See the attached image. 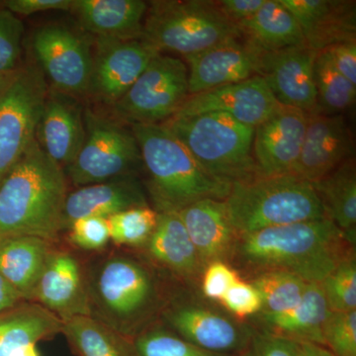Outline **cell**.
<instances>
[{"label":"cell","mask_w":356,"mask_h":356,"mask_svg":"<svg viewBox=\"0 0 356 356\" xmlns=\"http://www.w3.org/2000/svg\"><path fill=\"white\" fill-rule=\"evenodd\" d=\"M152 266L121 248L86 261L90 317L132 339L159 322L168 297Z\"/></svg>","instance_id":"cell-1"},{"label":"cell","mask_w":356,"mask_h":356,"mask_svg":"<svg viewBox=\"0 0 356 356\" xmlns=\"http://www.w3.org/2000/svg\"><path fill=\"white\" fill-rule=\"evenodd\" d=\"M350 257L353 245L327 217L240 236L229 259L252 274L285 271L321 283Z\"/></svg>","instance_id":"cell-2"},{"label":"cell","mask_w":356,"mask_h":356,"mask_svg":"<svg viewBox=\"0 0 356 356\" xmlns=\"http://www.w3.org/2000/svg\"><path fill=\"white\" fill-rule=\"evenodd\" d=\"M67 193L64 168L35 140L0 184V238L32 236L60 243Z\"/></svg>","instance_id":"cell-3"},{"label":"cell","mask_w":356,"mask_h":356,"mask_svg":"<svg viewBox=\"0 0 356 356\" xmlns=\"http://www.w3.org/2000/svg\"><path fill=\"white\" fill-rule=\"evenodd\" d=\"M132 133L146 168L147 189L156 212L177 213L202 199L228 197L232 184L206 172L163 124H135Z\"/></svg>","instance_id":"cell-4"},{"label":"cell","mask_w":356,"mask_h":356,"mask_svg":"<svg viewBox=\"0 0 356 356\" xmlns=\"http://www.w3.org/2000/svg\"><path fill=\"white\" fill-rule=\"evenodd\" d=\"M236 236L327 218L313 184L293 173L232 184L225 200Z\"/></svg>","instance_id":"cell-5"},{"label":"cell","mask_w":356,"mask_h":356,"mask_svg":"<svg viewBox=\"0 0 356 356\" xmlns=\"http://www.w3.org/2000/svg\"><path fill=\"white\" fill-rule=\"evenodd\" d=\"M163 125L217 179L233 184L261 177L252 156V126L221 112L172 117Z\"/></svg>","instance_id":"cell-6"},{"label":"cell","mask_w":356,"mask_h":356,"mask_svg":"<svg viewBox=\"0 0 356 356\" xmlns=\"http://www.w3.org/2000/svg\"><path fill=\"white\" fill-rule=\"evenodd\" d=\"M242 37L218 1L159 0L147 4L142 38L187 57Z\"/></svg>","instance_id":"cell-7"},{"label":"cell","mask_w":356,"mask_h":356,"mask_svg":"<svg viewBox=\"0 0 356 356\" xmlns=\"http://www.w3.org/2000/svg\"><path fill=\"white\" fill-rule=\"evenodd\" d=\"M49 92L39 67L20 65L0 88V184L36 140Z\"/></svg>","instance_id":"cell-8"},{"label":"cell","mask_w":356,"mask_h":356,"mask_svg":"<svg viewBox=\"0 0 356 356\" xmlns=\"http://www.w3.org/2000/svg\"><path fill=\"white\" fill-rule=\"evenodd\" d=\"M86 138L74 161L65 170L77 187L134 177L142 158L137 140L120 124L84 110Z\"/></svg>","instance_id":"cell-9"},{"label":"cell","mask_w":356,"mask_h":356,"mask_svg":"<svg viewBox=\"0 0 356 356\" xmlns=\"http://www.w3.org/2000/svg\"><path fill=\"white\" fill-rule=\"evenodd\" d=\"M188 96V67L184 60L161 53L113 107L118 117L132 125L163 124L177 113Z\"/></svg>","instance_id":"cell-10"},{"label":"cell","mask_w":356,"mask_h":356,"mask_svg":"<svg viewBox=\"0 0 356 356\" xmlns=\"http://www.w3.org/2000/svg\"><path fill=\"white\" fill-rule=\"evenodd\" d=\"M32 46L55 90L74 97L88 93L93 51L83 37L67 26L49 24L35 33Z\"/></svg>","instance_id":"cell-11"},{"label":"cell","mask_w":356,"mask_h":356,"mask_svg":"<svg viewBox=\"0 0 356 356\" xmlns=\"http://www.w3.org/2000/svg\"><path fill=\"white\" fill-rule=\"evenodd\" d=\"M159 322L188 343L219 355L247 348L252 337L228 316L179 297H168Z\"/></svg>","instance_id":"cell-12"},{"label":"cell","mask_w":356,"mask_h":356,"mask_svg":"<svg viewBox=\"0 0 356 356\" xmlns=\"http://www.w3.org/2000/svg\"><path fill=\"white\" fill-rule=\"evenodd\" d=\"M86 259L58 243L51 250L29 302L38 304L62 322L90 317Z\"/></svg>","instance_id":"cell-13"},{"label":"cell","mask_w":356,"mask_h":356,"mask_svg":"<svg viewBox=\"0 0 356 356\" xmlns=\"http://www.w3.org/2000/svg\"><path fill=\"white\" fill-rule=\"evenodd\" d=\"M161 51L146 40L97 38L88 93L114 105Z\"/></svg>","instance_id":"cell-14"},{"label":"cell","mask_w":356,"mask_h":356,"mask_svg":"<svg viewBox=\"0 0 356 356\" xmlns=\"http://www.w3.org/2000/svg\"><path fill=\"white\" fill-rule=\"evenodd\" d=\"M264 51L242 37L184 57L189 95L261 76Z\"/></svg>","instance_id":"cell-15"},{"label":"cell","mask_w":356,"mask_h":356,"mask_svg":"<svg viewBox=\"0 0 356 356\" xmlns=\"http://www.w3.org/2000/svg\"><path fill=\"white\" fill-rule=\"evenodd\" d=\"M317 51L307 44L284 50L264 51L261 76L276 102L308 114L318 113L314 79V60Z\"/></svg>","instance_id":"cell-16"},{"label":"cell","mask_w":356,"mask_h":356,"mask_svg":"<svg viewBox=\"0 0 356 356\" xmlns=\"http://www.w3.org/2000/svg\"><path fill=\"white\" fill-rule=\"evenodd\" d=\"M280 106L264 77L255 76L240 83L189 95L181 108L172 117L221 112L255 128Z\"/></svg>","instance_id":"cell-17"},{"label":"cell","mask_w":356,"mask_h":356,"mask_svg":"<svg viewBox=\"0 0 356 356\" xmlns=\"http://www.w3.org/2000/svg\"><path fill=\"white\" fill-rule=\"evenodd\" d=\"M309 114L280 105L254 128L252 156L261 177L292 173L305 138Z\"/></svg>","instance_id":"cell-18"},{"label":"cell","mask_w":356,"mask_h":356,"mask_svg":"<svg viewBox=\"0 0 356 356\" xmlns=\"http://www.w3.org/2000/svg\"><path fill=\"white\" fill-rule=\"evenodd\" d=\"M353 134L343 114H309L301 154L292 173L314 184L353 158Z\"/></svg>","instance_id":"cell-19"},{"label":"cell","mask_w":356,"mask_h":356,"mask_svg":"<svg viewBox=\"0 0 356 356\" xmlns=\"http://www.w3.org/2000/svg\"><path fill=\"white\" fill-rule=\"evenodd\" d=\"M86 138L84 111L76 97L49 89L37 126L40 147L60 168L76 158Z\"/></svg>","instance_id":"cell-20"},{"label":"cell","mask_w":356,"mask_h":356,"mask_svg":"<svg viewBox=\"0 0 356 356\" xmlns=\"http://www.w3.org/2000/svg\"><path fill=\"white\" fill-rule=\"evenodd\" d=\"M297 20L305 43L315 51L356 41L355 1L280 0Z\"/></svg>","instance_id":"cell-21"},{"label":"cell","mask_w":356,"mask_h":356,"mask_svg":"<svg viewBox=\"0 0 356 356\" xmlns=\"http://www.w3.org/2000/svg\"><path fill=\"white\" fill-rule=\"evenodd\" d=\"M204 268L213 261H229L236 236L225 200L202 199L177 212Z\"/></svg>","instance_id":"cell-22"},{"label":"cell","mask_w":356,"mask_h":356,"mask_svg":"<svg viewBox=\"0 0 356 356\" xmlns=\"http://www.w3.org/2000/svg\"><path fill=\"white\" fill-rule=\"evenodd\" d=\"M149 206L142 186L136 177H127L109 181L77 187L67 193L63 210V234L76 220L86 217L108 219L131 208Z\"/></svg>","instance_id":"cell-23"},{"label":"cell","mask_w":356,"mask_h":356,"mask_svg":"<svg viewBox=\"0 0 356 356\" xmlns=\"http://www.w3.org/2000/svg\"><path fill=\"white\" fill-rule=\"evenodd\" d=\"M140 250L152 266L170 271L177 278L193 281L204 270L184 222L177 212L159 213L158 222Z\"/></svg>","instance_id":"cell-24"},{"label":"cell","mask_w":356,"mask_h":356,"mask_svg":"<svg viewBox=\"0 0 356 356\" xmlns=\"http://www.w3.org/2000/svg\"><path fill=\"white\" fill-rule=\"evenodd\" d=\"M147 9L143 0H74L70 13L97 38L134 40L142 38Z\"/></svg>","instance_id":"cell-25"},{"label":"cell","mask_w":356,"mask_h":356,"mask_svg":"<svg viewBox=\"0 0 356 356\" xmlns=\"http://www.w3.org/2000/svg\"><path fill=\"white\" fill-rule=\"evenodd\" d=\"M58 243L32 236L0 238V274L26 301Z\"/></svg>","instance_id":"cell-26"},{"label":"cell","mask_w":356,"mask_h":356,"mask_svg":"<svg viewBox=\"0 0 356 356\" xmlns=\"http://www.w3.org/2000/svg\"><path fill=\"white\" fill-rule=\"evenodd\" d=\"M331 313L321 283H308L298 306L281 315L261 316L268 334L325 346V325Z\"/></svg>","instance_id":"cell-27"},{"label":"cell","mask_w":356,"mask_h":356,"mask_svg":"<svg viewBox=\"0 0 356 356\" xmlns=\"http://www.w3.org/2000/svg\"><path fill=\"white\" fill-rule=\"evenodd\" d=\"M63 322L33 302L0 315V356H16L21 350L48 341L62 332Z\"/></svg>","instance_id":"cell-28"},{"label":"cell","mask_w":356,"mask_h":356,"mask_svg":"<svg viewBox=\"0 0 356 356\" xmlns=\"http://www.w3.org/2000/svg\"><path fill=\"white\" fill-rule=\"evenodd\" d=\"M236 27L243 37L264 51L306 44L298 22L280 0H266L252 17Z\"/></svg>","instance_id":"cell-29"},{"label":"cell","mask_w":356,"mask_h":356,"mask_svg":"<svg viewBox=\"0 0 356 356\" xmlns=\"http://www.w3.org/2000/svg\"><path fill=\"white\" fill-rule=\"evenodd\" d=\"M314 188L324 205L327 217L355 245L356 170L355 159L343 161L336 170L314 182Z\"/></svg>","instance_id":"cell-30"},{"label":"cell","mask_w":356,"mask_h":356,"mask_svg":"<svg viewBox=\"0 0 356 356\" xmlns=\"http://www.w3.org/2000/svg\"><path fill=\"white\" fill-rule=\"evenodd\" d=\"M60 334L76 356H136L132 339L91 317L65 321Z\"/></svg>","instance_id":"cell-31"},{"label":"cell","mask_w":356,"mask_h":356,"mask_svg":"<svg viewBox=\"0 0 356 356\" xmlns=\"http://www.w3.org/2000/svg\"><path fill=\"white\" fill-rule=\"evenodd\" d=\"M314 79L317 91V114H343L355 106L356 86L337 72L325 50L317 51L314 60Z\"/></svg>","instance_id":"cell-32"},{"label":"cell","mask_w":356,"mask_h":356,"mask_svg":"<svg viewBox=\"0 0 356 356\" xmlns=\"http://www.w3.org/2000/svg\"><path fill=\"white\" fill-rule=\"evenodd\" d=\"M250 283L261 294V316L281 315L298 306L308 284L295 274L277 270L254 274Z\"/></svg>","instance_id":"cell-33"},{"label":"cell","mask_w":356,"mask_h":356,"mask_svg":"<svg viewBox=\"0 0 356 356\" xmlns=\"http://www.w3.org/2000/svg\"><path fill=\"white\" fill-rule=\"evenodd\" d=\"M159 213L149 206L131 208L109 217L112 245L121 248H142L158 222Z\"/></svg>","instance_id":"cell-34"},{"label":"cell","mask_w":356,"mask_h":356,"mask_svg":"<svg viewBox=\"0 0 356 356\" xmlns=\"http://www.w3.org/2000/svg\"><path fill=\"white\" fill-rule=\"evenodd\" d=\"M136 356H225L199 348L177 336L161 322L132 339Z\"/></svg>","instance_id":"cell-35"},{"label":"cell","mask_w":356,"mask_h":356,"mask_svg":"<svg viewBox=\"0 0 356 356\" xmlns=\"http://www.w3.org/2000/svg\"><path fill=\"white\" fill-rule=\"evenodd\" d=\"M332 312L356 310V262L355 255L339 264L321 282Z\"/></svg>","instance_id":"cell-36"},{"label":"cell","mask_w":356,"mask_h":356,"mask_svg":"<svg viewBox=\"0 0 356 356\" xmlns=\"http://www.w3.org/2000/svg\"><path fill=\"white\" fill-rule=\"evenodd\" d=\"M65 234L70 248L89 254L103 252L111 243L106 218H81L72 222Z\"/></svg>","instance_id":"cell-37"},{"label":"cell","mask_w":356,"mask_h":356,"mask_svg":"<svg viewBox=\"0 0 356 356\" xmlns=\"http://www.w3.org/2000/svg\"><path fill=\"white\" fill-rule=\"evenodd\" d=\"M24 30L15 14L6 7L0 9V76H9L20 67Z\"/></svg>","instance_id":"cell-38"},{"label":"cell","mask_w":356,"mask_h":356,"mask_svg":"<svg viewBox=\"0 0 356 356\" xmlns=\"http://www.w3.org/2000/svg\"><path fill=\"white\" fill-rule=\"evenodd\" d=\"M325 346L334 356H356V310L332 312L324 329Z\"/></svg>","instance_id":"cell-39"},{"label":"cell","mask_w":356,"mask_h":356,"mask_svg":"<svg viewBox=\"0 0 356 356\" xmlns=\"http://www.w3.org/2000/svg\"><path fill=\"white\" fill-rule=\"evenodd\" d=\"M225 308L240 318L250 317L255 314L261 313L262 301L261 294L252 283L240 280L236 281L221 302Z\"/></svg>","instance_id":"cell-40"},{"label":"cell","mask_w":356,"mask_h":356,"mask_svg":"<svg viewBox=\"0 0 356 356\" xmlns=\"http://www.w3.org/2000/svg\"><path fill=\"white\" fill-rule=\"evenodd\" d=\"M241 280L235 269L226 261L211 262L204 268L202 292L206 298L221 302L222 297L234 284Z\"/></svg>","instance_id":"cell-41"},{"label":"cell","mask_w":356,"mask_h":356,"mask_svg":"<svg viewBox=\"0 0 356 356\" xmlns=\"http://www.w3.org/2000/svg\"><path fill=\"white\" fill-rule=\"evenodd\" d=\"M248 356H298V343L264 332L252 334Z\"/></svg>","instance_id":"cell-42"},{"label":"cell","mask_w":356,"mask_h":356,"mask_svg":"<svg viewBox=\"0 0 356 356\" xmlns=\"http://www.w3.org/2000/svg\"><path fill=\"white\" fill-rule=\"evenodd\" d=\"M325 50L337 72L356 86V41L332 44Z\"/></svg>","instance_id":"cell-43"},{"label":"cell","mask_w":356,"mask_h":356,"mask_svg":"<svg viewBox=\"0 0 356 356\" xmlns=\"http://www.w3.org/2000/svg\"><path fill=\"white\" fill-rule=\"evenodd\" d=\"M74 0H8L3 6L13 14L22 16L46 11H70Z\"/></svg>","instance_id":"cell-44"},{"label":"cell","mask_w":356,"mask_h":356,"mask_svg":"<svg viewBox=\"0 0 356 356\" xmlns=\"http://www.w3.org/2000/svg\"><path fill=\"white\" fill-rule=\"evenodd\" d=\"M266 0H222L218 1L222 13L231 22L238 23L252 17Z\"/></svg>","instance_id":"cell-45"},{"label":"cell","mask_w":356,"mask_h":356,"mask_svg":"<svg viewBox=\"0 0 356 356\" xmlns=\"http://www.w3.org/2000/svg\"><path fill=\"white\" fill-rule=\"evenodd\" d=\"M26 300L0 274V315L15 308Z\"/></svg>","instance_id":"cell-46"},{"label":"cell","mask_w":356,"mask_h":356,"mask_svg":"<svg viewBox=\"0 0 356 356\" xmlns=\"http://www.w3.org/2000/svg\"><path fill=\"white\" fill-rule=\"evenodd\" d=\"M298 356H334L318 344L298 343Z\"/></svg>","instance_id":"cell-47"},{"label":"cell","mask_w":356,"mask_h":356,"mask_svg":"<svg viewBox=\"0 0 356 356\" xmlns=\"http://www.w3.org/2000/svg\"><path fill=\"white\" fill-rule=\"evenodd\" d=\"M16 356H41V355H40L36 344H31V346H26L23 350H21Z\"/></svg>","instance_id":"cell-48"},{"label":"cell","mask_w":356,"mask_h":356,"mask_svg":"<svg viewBox=\"0 0 356 356\" xmlns=\"http://www.w3.org/2000/svg\"><path fill=\"white\" fill-rule=\"evenodd\" d=\"M6 76H0V88H1L2 84H3L4 81H6Z\"/></svg>","instance_id":"cell-49"}]
</instances>
